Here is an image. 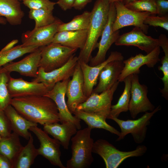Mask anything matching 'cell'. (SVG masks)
Returning a JSON list of instances; mask_svg holds the SVG:
<instances>
[{
	"instance_id": "1",
	"label": "cell",
	"mask_w": 168,
	"mask_h": 168,
	"mask_svg": "<svg viewBox=\"0 0 168 168\" xmlns=\"http://www.w3.org/2000/svg\"><path fill=\"white\" fill-rule=\"evenodd\" d=\"M11 105L31 122L43 126L60 122L57 106L47 96H33L12 98Z\"/></svg>"
},
{
	"instance_id": "2",
	"label": "cell",
	"mask_w": 168,
	"mask_h": 168,
	"mask_svg": "<svg viewBox=\"0 0 168 168\" xmlns=\"http://www.w3.org/2000/svg\"><path fill=\"white\" fill-rule=\"evenodd\" d=\"M110 3L108 0H96L95 2L91 12L86 42L80 50L78 61L86 63L90 61L92 53L97 48L98 40L107 22Z\"/></svg>"
},
{
	"instance_id": "3",
	"label": "cell",
	"mask_w": 168,
	"mask_h": 168,
	"mask_svg": "<svg viewBox=\"0 0 168 168\" xmlns=\"http://www.w3.org/2000/svg\"><path fill=\"white\" fill-rule=\"evenodd\" d=\"M92 129L87 127L77 131L71 141L72 156L66 163V168H87L94 159L92 149L94 142L91 137Z\"/></svg>"
},
{
	"instance_id": "4",
	"label": "cell",
	"mask_w": 168,
	"mask_h": 168,
	"mask_svg": "<svg viewBox=\"0 0 168 168\" xmlns=\"http://www.w3.org/2000/svg\"><path fill=\"white\" fill-rule=\"evenodd\" d=\"M147 150V147L142 145H138L132 151H122L107 140L100 139L94 142L92 152L98 154L103 159L106 168H117L127 158L142 156Z\"/></svg>"
},
{
	"instance_id": "5",
	"label": "cell",
	"mask_w": 168,
	"mask_h": 168,
	"mask_svg": "<svg viewBox=\"0 0 168 168\" xmlns=\"http://www.w3.org/2000/svg\"><path fill=\"white\" fill-rule=\"evenodd\" d=\"M77 49L51 43L41 47L39 67L49 72L65 64Z\"/></svg>"
},
{
	"instance_id": "6",
	"label": "cell",
	"mask_w": 168,
	"mask_h": 168,
	"mask_svg": "<svg viewBox=\"0 0 168 168\" xmlns=\"http://www.w3.org/2000/svg\"><path fill=\"white\" fill-rule=\"evenodd\" d=\"M161 109V107L159 105L152 111L145 112L142 116L136 120H124L118 118H111L110 119L117 123L121 129L120 135L116 141L123 139L127 135L131 133L136 143L140 144L142 142L145 138L147 127L150 124L151 119Z\"/></svg>"
},
{
	"instance_id": "7",
	"label": "cell",
	"mask_w": 168,
	"mask_h": 168,
	"mask_svg": "<svg viewBox=\"0 0 168 168\" xmlns=\"http://www.w3.org/2000/svg\"><path fill=\"white\" fill-rule=\"evenodd\" d=\"M119 82L117 81L110 88L101 93L92 92L76 110L94 113L106 120L109 115L113 95Z\"/></svg>"
},
{
	"instance_id": "8",
	"label": "cell",
	"mask_w": 168,
	"mask_h": 168,
	"mask_svg": "<svg viewBox=\"0 0 168 168\" xmlns=\"http://www.w3.org/2000/svg\"><path fill=\"white\" fill-rule=\"evenodd\" d=\"M116 15L114 3H111L107 21L101 36L100 40L98 43V52L96 55L91 59L89 65L95 66L105 61L107 52L120 36L119 30L114 32L112 30L113 25Z\"/></svg>"
},
{
	"instance_id": "9",
	"label": "cell",
	"mask_w": 168,
	"mask_h": 168,
	"mask_svg": "<svg viewBox=\"0 0 168 168\" xmlns=\"http://www.w3.org/2000/svg\"><path fill=\"white\" fill-rule=\"evenodd\" d=\"M116 11V17L112 27L115 31L126 26H134L140 28L147 34L149 26L144 23L145 19L151 15L148 12H138L127 8L121 2H114Z\"/></svg>"
},
{
	"instance_id": "10",
	"label": "cell",
	"mask_w": 168,
	"mask_h": 168,
	"mask_svg": "<svg viewBox=\"0 0 168 168\" xmlns=\"http://www.w3.org/2000/svg\"><path fill=\"white\" fill-rule=\"evenodd\" d=\"M147 86L140 83L138 74H133L128 110L133 119L135 118L139 113L152 111L155 109V106L147 97Z\"/></svg>"
},
{
	"instance_id": "11",
	"label": "cell",
	"mask_w": 168,
	"mask_h": 168,
	"mask_svg": "<svg viewBox=\"0 0 168 168\" xmlns=\"http://www.w3.org/2000/svg\"><path fill=\"white\" fill-rule=\"evenodd\" d=\"M37 126L31 127L29 130L35 134L40 142V147L37 149L39 155L47 159L53 165L61 168H66L60 159V142L50 137L46 132Z\"/></svg>"
},
{
	"instance_id": "12",
	"label": "cell",
	"mask_w": 168,
	"mask_h": 168,
	"mask_svg": "<svg viewBox=\"0 0 168 168\" xmlns=\"http://www.w3.org/2000/svg\"><path fill=\"white\" fill-rule=\"evenodd\" d=\"M78 62V57L74 54L63 66L50 72H46L39 67L37 76L32 81L42 83L49 90L57 82L72 77Z\"/></svg>"
},
{
	"instance_id": "13",
	"label": "cell",
	"mask_w": 168,
	"mask_h": 168,
	"mask_svg": "<svg viewBox=\"0 0 168 168\" xmlns=\"http://www.w3.org/2000/svg\"><path fill=\"white\" fill-rule=\"evenodd\" d=\"M70 79V78L57 82L44 96L51 98L55 103L61 123L71 122L76 125L79 130L81 128V120L72 114L65 100L67 87Z\"/></svg>"
},
{
	"instance_id": "14",
	"label": "cell",
	"mask_w": 168,
	"mask_h": 168,
	"mask_svg": "<svg viewBox=\"0 0 168 168\" xmlns=\"http://www.w3.org/2000/svg\"><path fill=\"white\" fill-rule=\"evenodd\" d=\"M160 47L158 45L146 55L140 53L123 60L124 67L118 81L123 82L128 76L134 73L138 74L140 72V68L143 65H146L149 68H153L160 61Z\"/></svg>"
},
{
	"instance_id": "15",
	"label": "cell",
	"mask_w": 168,
	"mask_h": 168,
	"mask_svg": "<svg viewBox=\"0 0 168 168\" xmlns=\"http://www.w3.org/2000/svg\"><path fill=\"white\" fill-rule=\"evenodd\" d=\"M84 78L78 62L77 64L72 78L67 84L66 94L68 108L72 114L76 110L77 107L87 99L83 90Z\"/></svg>"
},
{
	"instance_id": "16",
	"label": "cell",
	"mask_w": 168,
	"mask_h": 168,
	"mask_svg": "<svg viewBox=\"0 0 168 168\" xmlns=\"http://www.w3.org/2000/svg\"><path fill=\"white\" fill-rule=\"evenodd\" d=\"M41 47H39L22 60L11 62L0 68V72H15L26 77H36L38 75L41 58Z\"/></svg>"
},
{
	"instance_id": "17",
	"label": "cell",
	"mask_w": 168,
	"mask_h": 168,
	"mask_svg": "<svg viewBox=\"0 0 168 168\" xmlns=\"http://www.w3.org/2000/svg\"><path fill=\"white\" fill-rule=\"evenodd\" d=\"M121 53L111 52L108 58L102 63L94 66H91L84 62L79 61L84 78L83 90L87 98L92 93L94 87L96 86L100 73L105 66L109 63L114 60H123Z\"/></svg>"
},
{
	"instance_id": "18",
	"label": "cell",
	"mask_w": 168,
	"mask_h": 168,
	"mask_svg": "<svg viewBox=\"0 0 168 168\" xmlns=\"http://www.w3.org/2000/svg\"><path fill=\"white\" fill-rule=\"evenodd\" d=\"M115 44L135 46L147 54L158 45V42L157 39L146 35L140 28L135 27L131 31L120 35Z\"/></svg>"
},
{
	"instance_id": "19",
	"label": "cell",
	"mask_w": 168,
	"mask_h": 168,
	"mask_svg": "<svg viewBox=\"0 0 168 168\" xmlns=\"http://www.w3.org/2000/svg\"><path fill=\"white\" fill-rule=\"evenodd\" d=\"M62 22L59 20L50 25L34 29L24 33L22 36L23 47H42L52 43L54 37L58 32L59 25Z\"/></svg>"
},
{
	"instance_id": "20",
	"label": "cell",
	"mask_w": 168,
	"mask_h": 168,
	"mask_svg": "<svg viewBox=\"0 0 168 168\" xmlns=\"http://www.w3.org/2000/svg\"><path fill=\"white\" fill-rule=\"evenodd\" d=\"M7 88L12 98L33 96H44L49 90L42 83L28 82L22 78L10 77Z\"/></svg>"
},
{
	"instance_id": "21",
	"label": "cell",
	"mask_w": 168,
	"mask_h": 168,
	"mask_svg": "<svg viewBox=\"0 0 168 168\" xmlns=\"http://www.w3.org/2000/svg\"><path fill=\"white\" fill-rule=\"evenodd\" d=\"M124 67L121 60L113 61L106 64L100 71L98 83L92 92L99 93L110 88L118 81Z\"/></svg>"
},
{
	"instance_id": "22",
	"label": "cell",
	"mask_w": 168,
	"mask_h": 168,
	"mask_svg": "<svg viewBox=\"0 0 168 168\" xmlns=\"http://www.w3.org/2000/svg\"><path fill=\"white\" fill-rule=\"evenodd\" d=\"M43 126L44 130L58 141L66 150L68 149L71 138L76 134L77 129L76 125L71 122L61 124L55 123L46 124Z\"/></svg>"
},
{
	"instance_id": "23",
	"label": "cell",
	"mask_w": 168,
	"mask_h": 168,
	"mask_svg": "<svg viewBox=\"0 0 168 168\" xmlns=\"http://www.w3.org/2000/svg\"><path fill=\"white\" fill-rule=\"evenodd\" d=\"M4 111L10 123L12 131L19 136L28 140L31 134L29 130L31 127L37 126L38 124L26 119L11 105Z\"/></svg>"
},
{
	"instance_id": "24",
	"label": "cell",
	"mask_w": 168,
	"mask_h": 168,
	"mask_svg": "<svg viewBox=\"0 0 168 168\" xmlns=\"http://www.w3.org/2000/svg\"><path fill=\"white\" fill-rule=\"evenodd\" d=\"M87 33L88 30L58 32L55 34L52 43L81 50L85 45Z\"/></svg>"
},
{
	"instance_id": "25",
	"label": "cell",
	"mask_w": 168,
	"mask_h": 168,
	"mask_svg": "<svg viewBox=\"0 0 168 168\" xmlns=\"http://www.w3.org/2000/svg\"><path fill=\"white\" fill-rule=\"evenodd\" d=\"M24 16L19 1L0 0V16L4 17L10 25L21 24Z\"/></svg>"
},
{
	"instance_id": "26",
	"label": "cell",
	"mask_w": 168,
	"mask_h": 168,
	"mask_svg": "<svg viewBox=\"0 0 168 168\" xmlns=\"http://www.w3.org/2000/svg\"><path fill=\"white\" fill-rule=\"evenodd\" d=\"M19 137L13 132L9 136L2 138L0 141V154L10 161L13 165V168L23 147L20 142Z\"/></svg>"
},
{
	"instance_id": "27",
	"label": "cell",
	"mask_w": 168,
	"mask_h": 168,
	"mask_svg": "<svg viewBox=\"0 0 168 168\" xmlns=\"http://www.w3.org/2000/svg\"><path fill=\"white\" fill-rule=\"evenodd\" d=\"M73 114L77 118L83 120L87 125L88 127L92 129L95 128L103 129L118 136L120 135V132L107 124L105 119L96 114L77 110Z\"/></svg>"
},
{
	"instance_id": "28",
	"label": "cell",
	"mask_w": 168,
	"mask_h": 168,
	"mask_svg": "<svg viewBox=\"0 0 168 168\" xmlns=\"http://www.w3.org/2000/svg\"><path fill=\"white\" fill-rule=\"evenodd\" d=\"M133 75L128 76L124 80L125 86L123 92L117 103L114 105H111L110 114L107 119L118 118L121 113L126 112L128 110L130 98L131 82Z\"/></svg>"
},
{
	"instance_id": "29",
	"label": "cell",
	"mask_w": 168,
	"mask_h": 168,
	"mask_svg": "<svg viewBox=\"0 0 168 168\" xmlns=\"http://www.w3.org/2000/svg\"><path fill=\"white\" fill-rule=\"evenodd\" d=\"M33 142V137L31 134L27 143L23 147L17 159L14 168H29L33 164L39 155Z\"/></svg>"
},
{
	"instance_id": "30",
	"label": "cell",
	"mask_w": 168,
	"mask_h": 168,
	"mask_svg": "<svg viewBox=\"0 0 168 168\" xmlns=\"http://www.w3.org/2000/svg\"><path fill=\"white\" fill-rule=\"evenodd\" d=\"M158 45L161 47L164 53L161 58V65L158 67L159 70L162 72L163 77L161 78L163 83V88L160 89L162 96L166 100H168V39L165 34H161L157 39Z\"/></svg>"
},
{
	"instance_id": "31",
	"label": "cell",
	"mask_w": 168,
	"mask_h": 168,
	"mask_svg": "<svg viewBox=\"0 0 168 168\" xmlns=\"http://www.w3.org/2000/svg\"><path fill=\"white\" fill-rule=\"evenodd\" d=\"M90 15L91 12L85 11L82 14L75 16L68 22L60 23L58 26V32L88 30Z\"/></svg>"
},
{
	"instance_id": "32",
	"label": "cell",
	"mask_w": 168,
	"mask_h": 168,
	"mask_svg": "<svg viewBox=\"0 0 168 168\" xmlns=\"http://www.w3.org/2000/svg\"><path fill=\"white\" fill-rule=\"evenodd\" d=\"M39 47L37 46L23 47L21 44L8 50L0 51V68L26 54L35 51Z\"/></svg>"
},
{
	"instance_id": "33",
	"label": "cell",
	"mask_w": 168,
	"mask_h": 168,
	"mask_svg": "<svg viewBox=\"0 0 168 168\" xmlns=\"http://www.w3.org/2000/svg\"><path fill=\"white\" fill-rule=\"evenodd\" d=\"M28 16L30 19L35 21L34 29L50 25L59 20L53 16V11L45 9H30Z\"/></svg>"
},
{
	"instance_id": "34",
	"label": "cell",
	"mask_w": 168,
	"mask_h": 168,
	"mask_svg": "<svg viewBox=\"0 0 168 168\" xmlns=\"http://www.w3.org/2000/svg\"><path fill=\"white\" fill-rule=\"evenodd\" d=\"M10 73L0 72V111H4L9 105L12 99L7 88Z\"/></svg>"
},
{
	"instance_id": "35",
	"label": "cell",
	"mask_w": 168,
	"mask_h": 168,
	"mask_svg": "<svg viewBox=\"0 0 168 168\" xmlns=\"http://www.w3.org/2000/svg\"><path fill=\"white\" fill-rule=\"evenodd\" d=\"M128 8L138 12H148L152 15L157 14L155 0H136L125 5Z\"/></svg>"
},
{
	"instance_id": "36",
	"label": "cell",
	"mask_w": 168,
	"mask_h": 168,
	"mask_svg": "<svg viewBox=\"0 0 168 168\" xmlns=\"http://www.w3.org/2000/svg\"><path fill=\"white\" fill-rule=\"evenodd\" d=\"M23 3L30 10L45 9L51 11L56 4L49 0H23Z\"/></svg>"
},
{
	"instance_id": "37",
	"label": "cell",
	"mask_w": 168,
	"mask_h": 168,
	"mask_svg": "<svg viewBox=\"0 0 168 168\" xmlns=\"http://www.w3.org/2000/svg\"><path fill=\"white\" fill-rule=\"evenodd\" d=\"M144 23L148 26L160 27L168 31V15L157 16L151 15L145 19Z\"/></svg>"
},
{
	"instance_id": "38",
	"label": "cell",
	"mask_w": 168,
	"mask_h": 168,
	"mask_svg": "<svg viewBox=\"0 0 168 168\" xmlns=\"http://www.w3.org/2000/svg\"><path fill=\"white\" fill-rule=\"evenodd\" d=\"M12 128L4 111H0V136L2 138L9 136L12 133Z\"/></svg>"
},
{
	"instance_id": "39",
	"label": "cell",
	"mask_w": 168,
	"mask_h": 168,
	"mask_svg": "<svg viewBox=\"0 0 168 168\" xmlns=\"http://www.w3.org/2000/svg\"><path fill=\"white\" fill-rule=\"evenodd\" d=\"M157 10V14L159 16L168 15V1L155 0Z\"/></svg>"
},
{
	"instance_id": "40",
	"label": "cell",
	"mask_w": 168,
	"mask_h": 168,
	"mask_svg": "<svg viewBox=\"0 0 168 168\" xmlns=\"http://www.w3.org/2000/svg\"><path fill=\"white\" fill-rule=\"evenodd\" d=\"M75 0H58L57 2L61 8L64 11L73 7Z\"/></svg>"
},
{
	"instance_id": "41",
	"label": "cell",
	"mask_w": 168,
	"mask_h": 168,
	"mask_svg": "<svg viewBox=\"0 0 168 168\" xmlns=\"http://www.w3.org/2000/svg\"><path fill=\"white\" fill-rule=\"evenodd\" d=\"M0 168H13L10 161L6 157L0 154Z\"/></svg>"
},
{
	"instance_id": "42",
	"label": "cell",
	"mask_w": 168,
	"mask_h": 168,
	"mask_svg": "<svg viewBox=\"0 0 168 168\" xmlns=\"http://www.w3.org/2000/svg\"><path fill=\"white\" fill-rule=\"evenodd\" d=\"M92 0H75L73 7L75 9L81 10L83 9L86 5L91 2Z\"/></svg>"
},
{
	"instance_id": "43",
	"label": "cell",
	"mask_w": 168,
	"mask_h": 168,
	"mask_svg": "<svg viewBox=\"0 0 168 168\" xmlns=\"http://www.w3.org/2000/svg\"><path fill=\"white\" fill-rule=\"evenodd\" d=\"M18 42L17 40H14L7 44L0 51L1 52L9 50L13 47Z\"/></svg>"
},
{
	"instance_id": "44",
	"label": "cell",
	"mask_w": 168,
	"mask_h": 168,
	"mask_svg": "<svg viewBox=\"0 0 168 168\" xmlns=\"http://www.w3.org/2000/svg\"><path fill=\"white\" fill-rule=\"evenodd\" d=\"M7 21L6 19L4 17L0 16V24L5 25Z\"/></svg>"
},
{
	"instance_id": "45",
	"label": "cell",
	"mask_w": 168,
	"mask_h": 168,
	"mask_svg": "<svg viewBox=\"0 0 168 168\" xmlns=\"http://www.w3.org/2000/svg\"><path fill=\"white\" fill-rule=\"evenodd\" d=\"M136 0H122V3L125 5Z\"/></svg>"
},
{
	"instance_id": "46",
	"label": "cell",
	"mask_w": 168,
	"mask_h": 168,
	"mask_svg": "<svg viewBox=\"0 0 168 168\" xmlns=\"http://www.w3.org/2000/svg\"><path fill=\"white\" fill-rule=\"evenodd\" d=\"M110 3H114L116 2H122V0H108Z\"/></svg>"
},
{
	"instance_id": "47",
	"label": "cell",
	"mask_w": 168,
	"mask_h": 168,
	"mask_svg": "<svg viewBox=\"0 0 168 168\" xmlns=\"http://www.w3.org/2000/svg\"><path fill=\"white\" fill-rule=\"evenodd\" d=\"M2 138L1 136H0V141L2 140Z\"/></svg>"
},
{
	"instance_id": "48",
	"label": "cell",
	"mask_w": 168,
	"mask_h": 168,
	"mask_svg": "<svg viewBox=\"0 0 168 168\" xmlns=\"http://www.w3.org/2000/svg\"><path fill=\"white\" fill-rule=\"evenodd\" d=\"M18 0V1H20V0H22L23 1V0Z\"/></svg>"
}]
</instances>
